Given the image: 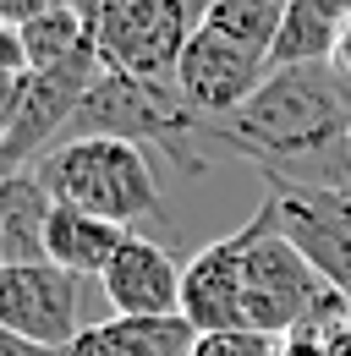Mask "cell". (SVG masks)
I'll return each mask as SVG.
<instances>
[{
    "label": "cell",
    "instance_id": "obj_1",
    "mask_svg": "<svg viewBox=\"0 0 351 356\" xmlns=\"http://www.w3.org/2000/svg\"><path fill=\"white\" fill-rule=\"evenodd\" d=\"M351 137V72L335 60L274 66L242 110L203 121V143L231 148L236 159L258 165L263 181L324 186L341 143Z\"/></svg>",
    "mask_w": 351,
    "mask_h": 356
},
{
    "label": "cell",
    "instance_id": "obj_2",
    "mask_svg": "<svg viewBox=\"0 0 351 356\" xmlns=\"http://www.w3.org/2000/svg\"><path fill=\"white\" fill-rule=\"evenodd\" d=\"M33 170H39V181L49 186L55 203L88 209V214L116 220L127 230L143 214H159L154 165H148V148H137V143H121V137H66Z\"/></svg>",
    "mask_w": 351,
    "mask_h": 356
},
{
    "label": "cell",
    "instance_id": "obj_3",
    "mask_svg": "<svg viewBox=\"0 0 351 356\" xmlns=\"http://www.w3.org/2000/svg\"><path fill=\"white\" fill-rule=\"evenodd\" d=\"M66 137H121L137 148H165L181 170H203L192 154L203 143V115L181 99L176 83H148L127 72H99L77 104V121Z\"/></svg>",
    "mask_w": 351,
    "mask_h": 356
},
{
    "label": "cell",
    "instance_id": "obj_4",
    "mask_svg": "<svg viewBox=\"0 0 351 356\" xmlns=\"http://www.w3.org/2000/svg\"><path fill=\"white\" fill-rule=\"evenodd\" d=\"M351 307L346 296H335L324 285V274L297 252V241L280 230L274 203H258V241L247 252V329L258 334H297V329H318L324 312Z\"/></svg>",
    "mask_w": 351,
    "mask_h": 356
},
{
    "label": "cell",
    "instance_id": "obj_5",
    "mask_svg": "<svg viewBox=\"0 0 351 356\" xmlns=\"http://www.w3.org/2000/svg\"><path fill=\"white\" fill-rule=\"evenodd\" d=\"M192 28H198V11L187 0H104L88 22L104 72H127L148 83H176Z\"/></svg>",
    "mask_w": 351,
    "mask_h": 356
},
{
    "label": "cell",
    "instance_id": "obj_6",
    "mask_svg": "<svg viewBox=\"0 0 351 356\" xmlns=\"http://www.w3.org/2000/svg\"><path fill=\"white\" fill-rule=\"evenodd\" d=\"M99 72H104L99 49H83V55L66 60V66H49V72H28V77H22L11 132L0 143V176L33 170L49 148L66 143L72 121H77V104H83V93L93 88Z\"/></svg>",
    "mask_w": 351,
    "mask_h": 356
},
{
    "label": "cell",
    "instance_id": "obj_7",
    "mask_svg": "<svg viewBox=\"0 0 351 356\" xmlns=\"http://www.w3.org/2000/svg\"><path fill=\"white\" fill-rule=\"evenodd\" d=\"M269 72H274L269 49L247 44V39L225 33L214 22H198L192 39H187V49H181L176 88H181V99H187L203 121H219V115L242 110V104L269 83Z\"/></svg>",
    "mask_w": 351,
    "mask_h": 356
},
{
    "label": "cell",
    "instance_id": "obj_8",
    "mask_svg": "<svg viewBox=\"0 0 351 356\" xmlns=\"http://www.w3.org/2000/svg\"><path fill=\"white\" fill-rule=\"evenodd\" d=\"M269 203L280 230L297 241V252L324 274V285L351 302V192L269 181Z\"/></svg>",
    "mask_w": 351,
    "mask_h": 356
},
{
    "label": "cell",
    "instance_id": "obj_9",
    "mask_svg": "<svg viewBox=\"0 0 351 356\" xmlns=\"http://www.w3.org/2000/svg\"><path fill=\"white\" fill-rule=\"evenodd\" d=\"M0 323L22 340L66 351L83 334V280L44 264H0Z\"/></svg>",
    "mask_w": 351,
    "mask_h": 356
},
{
    "label": "cell",
    "instance_id": "obj_10",
    "mask_svg": "<svg viewBox=\"0 0 351 356\" xmlns=\"http://www.w3.org/2000/svg\"><path fill=\"white\" fill-rule=\"evenodd\" d=\"M258 241V214L219 236L214 247H203L192 264L181 268V318L198 334H225V329H247V252Z\"/></svg>",
    "mask_w": 351,
    "mask_h": 356
},
{
    "label": "cell",
    "instance_id": "obj_11",
    "mask_svg": "<svg viewBox=\"0 0 351 356\" xmlns=\"http://www.w3.org/2000/svg\"><path fill=\"white\" fill-rule=\"evenodd\" d=\"M99 291L110 296V307L121 318H181V268L159 241H148L137 230L99 274Z\"/></svg>",
    "mask_w": 351,
    "mask_h": 356
},
{
    "label": "cell",
    "instance_id": "obj_12",
    "mask_svg": "<svg viewBox=\"0 0 351 356\" xmlns=\"http://www.w3.org/2000/svg\"><path fill=\"white\" fill-rule=\"evenodd\" d=\"M127 236H132L127 225L99 220V214L72 209V203H55V214L44 225V258L55 268H66V274H77V280H99Z\"/></svg>",
    "mask_w": 351,
    "mask_h": 356
},
{
    "label": "cell",
    "instance_id": "obj_13",
    "mask_svg": "<svg viewBox=\"0 0 351 356\" xmlns=\"http://www.w3.org/2000/svg\"><path fill=\"white\" fill-rule=\"evenodd\" d=\"M198 329L187 318H104L88 323L66 356H192Z\"/></svg>",
    "mask_w": 351,
    "mask_h": 356
},
{
    "label": "cell",
    "instance_id": "obj_14",
    "mask_svg": "<svg viewBox=\"0 0 351 356\" xmlns=\"http://www.w3.org/2000/svg\"><path fill=\"white\" fill-rule=\"evenodd\" d=\"M55 214V197L39 170L0 176V247L6 264H44V225Z\"/></svg>",
    "mask_w": 351,
    "mask_h": 356
},
{
    "label": "cell",
    "instance_id": "obj_15",
    "mask_svg": "<svg viewBox=\"0 0 351 356\" xmlns=\"http://www.w3.org/2000/svg\"><path fill=\"white\" fill-rule=\"evenodd\" d=\"M351 22V0H286V22L274 33V66L335 60V44Z\"/></svg>",
    "mask_w": 351,
    "mask_h": 356
},
{
    "label": "cell",
    "instance_id": "obj_16",
    "mask_svg": "<svg viewBox=\"0 0 351 356\" xmlns=\"http://www.w3.org/2000/svg\"><path fill=\"white\" fill-rule=\"evenodd\" d=\"M17 33H22L28 72L66 66V60H77L83 49H93V33H88V22L77 17V11H72V6H49V11H39L33 22H22Z\"/></svg>",
    "mask_w": 351,
    "mask_h": 356
},
{
    "label": "cell",
    "instance_id": "obj_17",
    "mask_svg": "<svg viewBox=\"0 0 351 356\" xmlns=\"http://www.w3.org/2000/svg\"><path fill=\"white\" fill-rule=\"evenodd\" d=\"M192 356H280V340L258 329H225V334H198Z\"/></svg>",
    "mask_w": 351,
    "mask_h": 356
},
{
    "label": "cell",
    "instance_id": "obj_18",
    "mask_svg": "<svg viewBox=\"0 0 351 356\" xmlns=\"http://www.w3.org/2000/svg\"><path fill=\"white\" fill-rule=\"evenodd\" d=\"M0 72H6V77H22V72H28L22 33H17V28H6V22H0Z\"/></svg>",
    "mask_w": 351,
    "mask_h": 356
},
{
    "label": "cell",
    "instance_id": "obj_19",
    "mask_svg": "<svg viewBox=\"0 0 351 356\" xmlns=\"http://www.w3.org/2000/svg\"><path fill=\"white\" fill-rule=\"evenodd\" d=\"M49 6H66V0H0V22L6 28H22V22H33Z\"/></svg>",
    "mask_w": 351,
    "mask_h": 356
},
{
    "label": "cell",
    "instance_id": "obj_20",
    "mask_svg": "<svg viewBox=\"0 0 351 356\" xmlns=\"http://www.w3.org/2000/svg\"><path fill=\"white\" fill-rule=\"evenodd\" d=\"M0 356H66V351L39 346V340H22L17 329H6V323H0Z\"/></svg>",
    "mask_w": 351,
    "mask_h": 356
},
{
    "label": "cell",
    "instance_id": "obj_21",
    "mask_svg": "<svg viewBox=\"0 0 351 356\" xmlns=\"http://www.w3.org/2000/svg\"><path fill=\"white\" fill-rule=\"evenodd\" d=\"M28 77V72H22ZM22 77H6L0 72V143H6V132H11V115H17V93H22Z\"/></svg>",
    "mask_w": 351,
    "mask_h": 356
},
{
    "label": "cell",
    "instance_id": "obj_22",
    "mask_svg": "<svg viewBox=\"0 0 351 356\" xmlns=\"http://www.w3.org/2000/svg\"><path fill=\"white\" fill-rule=\"evenodd\" d=\"M324 186H335V192H351V137L341 143V154H335V165H329Z\"/></svg>",
    "mask_w": 351,
    "mask_h": 356
},
{
    "label": "cell",
    "instance_id": "obj_23",
    "mask_svg": "<svg viewBox=\"0 0 351 356\" xmlns=\"http://www.w3.org/2000/svg\"><path fill=\"white\" fill-rule=\"evenodd\" d=\"M335 66L351 72V22H346V33H341V44H335Z\"/></svg>",
    "mask_w": 351,
    "mask_h": 356
},
{
    "label": "cell",
    "instance_id": "obj_24",
    "mask_svg": "<svg viewBox=\"0 0 351 356\" xmlns=\"http://www.w3.org/2000/svg\"><path fill=\"white\" fill-rule=\"evenodd\" d=\"M66 6H72V11H77V17H83V22H93V11H99V6H104V0H66Z\"/></svg>",
    "mask_w": 351,
    "mask_h": 356
},
{
    "label": "cell",
    "instance_id": "obj_25",
    "mask_svg": "<svg viewBox=\"0 0 351 356\" xmlns=\"http://www.w3.org/2000/svg\"><path fill=\"white\" fill-rule=\"evenodd\" d=\"M187 6H192V11H198V17H203V0H187Z\"/></svg>",
    "mask_w": 351,
    "mask_h": 356
},
{
    "label": "cell",
    "instance_id": "obj_26",
    "mask_svg": "<svg viewBox=\"0 0 351 356\" xmlns=\"http://www.w3.org/2000/svg\"><path fill=\"white\" fill-rule=\"evenodd\" d=\"M0 264H6V247H0Z\"/></svg>",
    "mask_w": 351,
    "mask_h": 356
}]
</instances>
